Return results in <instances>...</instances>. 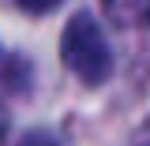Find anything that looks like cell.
<instances>
[{
  "label": "cell",
  "mask_w": 150,
  "mask_h": 146,
  "mask_svg": "<svg viewBox=\"0 0 150 146\" xmlns=\"http://www.w3.org/2000/svg\"><path fill=\"white\" fill-rule=\"evenodd\" d=\"M60 56L71 68V75L79 83H86V86H101L112 75V49L105 41V34H101V26L86 11L71 15V23L64 26V34H60Z\"/></svg>",
  "instance_id": "obj_1"
},
{
  "label": "cell",
  "mask_w": 150,
  "mask_h": 146,
  "mask_svg": "<svg viewBox=\"0 0 150 146\" xmlns=\"http://www.w3.org/2000/svg\"><path fill=\"white\" fill-rule=\"evenodd\" d=\"M109 4L112 19H124V23H135L139 19V11H143V4H150V0H105Z\"/></svg>",
  "instance_id": "obj_2"
},
{
  "label": "cell",
  "mask_w": 150,
  "mask_h": 146,
  "mask_svg": "<svg viewBox=\"0 0 150 146\" xmlns=\"http://www.w3.org/2000/svg\"><path fill=\"white\" fill-rule=\"evenodd\" d=\"M23 11H30V15H49L53 8H60V0H15Z\"/></svg>",
  "instance_id": "obj_3"
},
{
  "label": "cell",
  "mask_w": 150,
  "mask_h": 146,
  "mask_svg": "<svg viewBox=\"0 0 150 146\" xmlns=\"http://www.w3.org/2000/svg\"><path fill=\"white\" fill-rule=\"evenodd\" d=\"M19 146H60V142H56L49 131H30V135H23V142H19Z\"/></svg>",
  "instance_id": "obj_4"
}]
</instances>
